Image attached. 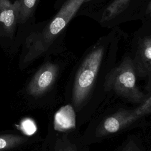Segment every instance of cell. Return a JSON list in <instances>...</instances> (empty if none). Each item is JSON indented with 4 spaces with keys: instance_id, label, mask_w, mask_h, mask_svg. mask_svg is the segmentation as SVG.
<instances>
[{
    "instance_id": "obj_4",
    "label": "cell",
    "mask_w": 151,
    "mask_h": 151,
    "mask_svg": "<svg viewBox=\"0 0 151 151\" xmlns=\"http://www.w3.org/2000/svg\"><path fill=\"white\" fill-rule=\"evenodd\" d=\"M58 67L51 63H47L35 74L27 87L28 94L38 97L46 93L54 84L58 73Z\"/></svg>"
},
{
    "instance_id": "obj_12",
    "label": "cell",
    "mask_w": 151,
    "mask_h": 151,
    "mask_svg": "<svg viewBox=\"0 0 151 151\" xmlns=\"http://www.w3.org/2000/svg\"><path fill=\"white\" fill-rule=\"evenodd\" d=\"M134 111L139 117L145 114L151 113V96L139 107L134 109Z\"/></svg>"
},
{
    "instance_id": "obj_7",
    "label": "cell",
    "mask_w": 151,
    "mask_h": 151,
    "mask_svg": "<svg viewBox=\"0 0 151 151\" xmlns=\"http://www.w3.org/2000/svg\"><path fill=\"white\" fill-rule=\"evenodd\" d=\"M75 114L70 105L62 107L54 116V129L59 131H65L75 127Z\"/></svg>"
},
{
    "instance_id": "obj_15",
    "label": "cell",
    "mask_w": 151,
    "mask_h": 151,
    "mask_svg": "<svg viewBox=\"0 0 151 151\" xmlns=\"http://www.w3.org/2000/svg\"><path fill=\"white\" fill-rule=\"evenodd\" d=\"M55 151H76L74 150L72 146L68 145H59L56 146Z\"/></svg>"
},
{
    "instance_id": "obj_3",
    "label": "cell",
    "mask_w": 151,
    "mask_h": 151,
    "mask_svg": "<svg viewBox=\"0 0 151 151\" xmlns=\"http://www.w3.org/2000/svg\"><path fill=\"white\" fill-rule=\"evenodd\" d=\"M103 47L93 50L81 64L76 76L73 90V102L78 107L87 99L93 87L103 56Z\"/></svg>"
},
{
    "instance_id": "obj_10",
    "label": "cell",
    "mask_w": 151,
    "mask_h": 151,
    "mask_svg": "<svg viewBox=\"0 0 151 151\" xmlns=\"http://www.w3.org/2000/svg\"><path fill=\"white\" fill-rule=\"evenodd\" d=\"M140 57L146 68L151 73V35L143 38L139 45Z\"/></svg>"
},
{
    "instance_id": "obj_2",
    "label": "cell",
    "mask_w": 151,
    "mask_h": 151,
    "mask_svg": "<svg viewBox=\"0 0 151 151\" xmlns=\"http://www.w3.org/2000/svg\"><path fill=\"white\" fill-rule=\"evenodd\" d=\"M105 90H114L133 103L144 102L145 95L136 86L135 72L132 60L125 58L108 74L104 82Z\"/></svg>"
},
{
    "instance_id": "obj_9",
    "label": "cell",
    "mask_w": 151,
    "mask_h": 151,
    "mask_svg": "<svg viewBox=\"0 0 151 151\" xmlns=\"http://www.w3.org/2000/svg\"><path fill=\"white\" fill-rule=\"evenodd\" d=\"M27 140V138L17 134L0 135V151H6L15 148Z\"/></svg>"
},
{
    "instance_id": "obj_11",
    "label": "cell",
    "mask_w": 151,
    "mask_h": 151,
    "mask_svg": "<svg viewBox=\"0 0 151 151\" xmlns=\"http://www.w3.org/2000/svg\"><path fill=\"white\" fill-rule=\"evenodd\" d=\"M19 4V23H24L29 18L39 0H17Z\"/></svg>"
},
{
    "instance_id": "obj_14",
    "label": "cell",
    "mask_w": 151,
    "mask_h": 151,
    "mask_svg": "<svg viewBox=\"0 0 151 151\" xmlns=\"http://www.w3.org/2000/svg\"><path fill=\"white\" fill-rule=\"evenodd\" d=\"M123 151H141L135 143L131 141L127 143Z\"/></svg>"
},
{
    "instance_id": "obj_13",
    "label": "cell",
    "mask_w": 151,
    "mask_h": 151,
    "mask_svg": "<svg viewBox=\"0 0 151 151\" xmlns=\"http://www.w3.org/2000/svg\"><path fill=\"white\" fill-rule=\"evenodd\" d=\"M21 129L27 135L33 134L37 130L34 122L29 119H26L22 120L21 124Z\"/></svg>"
},
{
    "instance_id": "obj_6",
    "label": "cell",
    "mask_w": 151,
    "mask_h": 151,
    "mask_svg": "<svg viewBox=\"0 0 151 151\" xmlns=\"http://www.w3.org/2000/svg\"><path fill=\"white\" fill-rule=\"evenodd\" d=\"M19 4L15 0H0V36L12 37L18 22Z\"/></svg>"
},
{
    "instance_id": "obj_8",
    "label": "cell",
    "mask_w": 151,
    "mask_h": 151,
    "mask_svg": "<svg viewBox=\"0 0 151 151\" xmlns=\"http://www.w3.org/2000/svg\"><path fill=\"white\" fill-rule=\"evenodd\" d=\"M131 0H114L103 11L101 21H109L120 13H122L129 5Z\"/></svg>"
},
{
    "instance_id": "obj_1",
    "label": "cell",
    "mask_w": 151,
    "mask_h": 151,
    "mask_svg": "<svg viewBox=\"0 0 151 151\" xmlns=\"http://www.w3.org/2000/svg\"><path fill=\"white\" fill-rule=\"evenodd\" d=\"M85 0H67L52 19L42 31L31 35L26 42L23 63L27 64L43 55L57 35L66 27Z\"/></svg>"
},
{
    "instance_id": "obj_16",
    "label": "cell",
    "mask_w": 151,
    "mask_h": 151,
    "mask_svg": "<svg viewBox=\"0 0 151 151\" xmlns=\"http://www.w3.org/2000/svg\"><path fill=\"white\" fill-rule=\"evenodd\" d=\"M146 13L151 15V1L150 2L149 4L147 6V8L146 10Z\"/></svg>"
},
{
    "instance_id": "obj_17",
    "label": "cell",
    "mask_w": 151,
    "mask_h": 151,
    "mask_svg": "<svg viewBox=\"0 0 151 151\" xmlns=\"http://www.w3.org/2000/svg\"><path fill=\"white\" fill-rule=\"evenodd\" d=\"M91 1V0H85V1H84V2H89V1Z\"/></svg>"
},
{
    "instance_id": "obj_5",
    "label": "cell",
    "mask_w": 151,
    "mask_h": 151,
    "mask_svg": "<svg viewBox=\"0 0 151 151\" xmlns=\"http://www.w3.org/2000/svg\"><path fill=\"white\" fill-rule=\"evenodd\" d=\"M140 118L134 110H120L104 119L98 126L96 134L98 137L112 134L129 126Z\"/></svg>"
}]
</instances>
